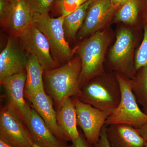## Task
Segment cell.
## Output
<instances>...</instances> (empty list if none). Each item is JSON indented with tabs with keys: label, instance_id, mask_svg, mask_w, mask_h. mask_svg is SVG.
Wrapping results in <instances>:
<instances>
[{
	"label": "cell",
	"instance_id": "7a4b0ae2",
	"mask_svg": "<svg viewBox=\"0 0 147 147\" xmlns=\"http://www.w3.org/2000/svg\"><path fill=\"white\" fill-rule=\"evenodd\" d=\"M76 97L110 115L120 101V87L115 74L113 76L105 72L84 84Z\"/></svg>",
	"mask_w": 147,
	"mask_h": 147
},
{
	"label": "cell",
	"instance_id": "836d02e7",
	"mask_svg": "<svg viewBox=\"0 0 147 147\" xmlns=\"http://www.w3.org/2000/svg\"><path fill=\"white\" fill-rule=\"evenodd\" d=\"M144 147H147V141H146Z\"/></svg>",
	"mask_w": 147,
	"mask_h": 147
},
{
	"label": "cell",
	"instance_id": "9a60e30c",
	"mask_svg": "<svg viewBox=\"0 0 147 147\" xmlns=\"http://www.w3.org/2000/svg\"><path fill=\"white\" fill-rule=\"evenodd\" d=\"M34 144L43 147H61L67 144L53 134L36 111L32 108L30 117L27 126Z\"/></svg>",
	"mask_w": 147,
	"mask_h": 147
},
{
	"label": "cell",
	"instance_id": "44dd1931",
	"mask_svg": "<svg viewBox=\"0 0 147 147\" xmlns=\"http://www.w3.org/2000/svg\"><path fill=\"white\" fill-rule=\"evenodd\" d=\"M139 11V0H129L119 8L115 16V21L133 25L137 21Z\"/></svg>",
	"mask_w": 147,
	"mask_h": 147
},
{
	"label": "cell",
	"instance_id": "7402d4cb",
	"mask_svg": "<svg viewBox=\"0 0 147 147\" xmlns=\"http://www.w3.org/2000/svg\"><path fill=\"white\" fill-rule=\"evenodd\" d=\"M134 61L136 71L142 67H147V23L144 27V38L135 55Z\"/></svg>",
	"mask_w": 147,
	"mask_h": 147
},
{
	"label": "cell",
	"instance_id": "484cf974",
	"mask_svg": "<svg viewBox=\"0 0 147 147\" xmlns=\"http://www.w3.org/2000/svg\"><path fill=\"white\" fill-rule=\"evenodd\" d=\"M106 125H104L101 130L100 139L95 147H112L110 145L106 134Z\"/></svg>",
	"mask_w": 147,
	"mask_h": 147
},
{
	"label": "cell",
	"instance_id": "277c9868",
	"mask_svg": "<svg viewBox=\"0 0 147 147\" xmlns=\"http://www.w3.org/2000/svg\"><path fill=\"white\" fill-rule=\"evenodd\" d=\"M115 75L120 87L121 100L108 116L105 125L123 124L139 128L147 122V115L139 108L131 89V79L118 72Z\"/></svg>",
	"mask_w": 147,
	"mask_h": 147
},
{
	"label": "cell",
	"instance_id": "d4e9b609",
	"mask_svg": "<svg viewBox=\"0 0 147 147\" xmlns=\"http://www.w3.org/2000/svg\"><path fill=\"white\" fill-rule=\"evenodd\" d=\"M84 3V0H64L59 3L61 15L66 16Z\"/></svg>",
	"mask_w": 147,
	"mask_h": 147
},
{
	"label": "cell",
	"instance_id": "ffe728a7",
	"mask_svg": "<svg viewBox=\"0 0 147 147\" xmlns=\"http://www.w3.org/2000/svg\"><path fill=\"white\" fill-rule=\"evenodd\" d=\"M131 81V89L137 102L144 110H147V67H142L137 70Z\"/></svg>",
	"mask_w": 147,
	"mask_h": 147
},
{
	"label": "cell",
	"instance_id": "603a6c76",
	"mask_svg": "<svg viewBox=\"0 0 147 147\" xmlns=\"http://www.w3.org/2000/svg\"><path fill=\"white\" fill-rule=\"evenodd\" d=\"M32 16L49 14L55 0H26Z\"/></svg>",
	"mask_w": 147,
	"mask_h": 147
},
{
	"label": "cell",
	"instance_id": "e575fe53",
	"mask_svg": "<svg viewBox=\"0 0 147 147\" xmlns=\"http://www.w3.org/2000/svg\"><path fill=\"white\" fill-rule=\"evenodd\" d=\"M144 112L147 115V110H145Z\"/></svg>",
	"mask_w": 147,
	"mask_h": 147
},
{
	"label": "cell",
	"instance_id": "1f68e13d",
	"mask_svg": "<svg viewBox=\"0 0 147 147\" xmlns=\"http://www.w3.org/2000/svg\"><path fill=\"white\" fill-rule=\"evenodd\" d=\"M145 18H146V23H147V10L146 11V15H145Z\"/></svg>",
	"mask_w": 147,
	"mask_h": 147
},
{
	"label": "cell",
	"instance_id": "5bb4252c",
	"mask_svg": "<svg viewBox=\"0 0 147 147\" xmlns=\"http://www.w3.org/2000/svg\"><path fill=\"white\" fill-rule=\"evenodd\" d=\"M106 126L107 138L112 147H144L146 141L138 129L123 124Z\"/></svg>",
	"mask_w": 147,
	"mask_h": 147
},
{
	"label": "cell",
	"instance_id": "4fadbf2b",
	"mask_svg": "<svg viewBox=\"0 0 147 147\" xmlns=\"http://www.w3.org/2000/svg\"><path fill=\"white\" fill-rule=\"evenodd\" d=\"M31 102L32 108L39 114L53 134L62 142H67L58 127L57 113L54 108L53 100L45 91L35 93L26 97Z\"/></svg>",
	"mask_w": 147,
	"mask_h": 147
},
{
	"label": "cell",
	"instance_id": "52a82bcc",
	"mask_svg": "<svg viewBox=\"0 0 147 147\" xmlns=\"http://www.w3.org/2000/svg\"><path fill=\"white\" fill-rule=\"evenodd\" d=\"M73 100L77 125L82 129L88 142L94 146L99 141L101 130L110 114L83 102L75 96Z\"/></svg>",
	"mask_w": 147,
	"mask_h": 147
},
{
	"label": "cell",
	"instance_id": "d6a6232c",
	"mask_svg": "<svg viewBox=\"0 0 147 147\" xmlns=\"http://www.w3.org/2000/svg\"><path fill=\"white\" fill-rule=\"evenodd\" d=\"M64 0H57V2L59 3L61 2H62Z\"/></svg>",
	"mask_w": 147,
	"mask_h": 147
},
{
	"label": "cell",
	"instance_id": "83f0119b",
	"mask_svg": "<svg viewBox=\"0 0 147 147\" xmlns=\"http://www.w3.org/2000/svg\"><path fill=\"white\" fill-rule=\"evenodd\" d=\"M138 129L141 136L145 141H147V122L138 128Z\"/></svg>",
	"mask_w": 147,
	"mask_h": 147
},
{
	"label": "cell",
	"instance_id": "ba28073f",
	"mask_svg": "<svg viewBox=\"0 0 147 147\" xmlns=\"http://www.w3.org/2000/svg\"><path fill=\"white\" fill-rule=\"evenodd\" d=\"M26 71L3 79L1 82L7 100V106L27 126L32 109L25 99Z\"/></svg>",
	"mask_w": 147,
	"mask_h": 147
},
{
	"label": "cell",
	"instance_id": "8992f818",
	"mask_svg": "<svg viewBox=\"0 0 147 147\" xmlns=\"http://www.w3.org/2000/svg\"><path fill=\"white\" fill-rule=\"evenodd\" d=\"M134 46L132 32L127 28H122L118 32L115 42L109 55L111 69L130 79H132L137 72L133 61Z\"/></svg>",
	"mask_w": 147,
	"mask_h": 147
},
{
	"label": "cell",
	"instance_id": "3957f363",
	"mask_svg": "<svg viewBox=\"0 0 147 147\" xmlns=\"http://www.w3.org/2000/svg\"><path fill=\"white\" fill-rule=\"evenodd\" d=\"M109 40L106 32L98 31L74 49L73 53L79 55L82 62L81 88L90 80L105 72L103 63Z\"/></svg>",
	"mask_w": 147,
	"mask_h": 147
},
{
	"label": "cell",
	"instance_id": "6da1fadb",
	"mask_svg": "<svg viewBox=\"0 0 147 147\" xmlns=\"http://www.w3.org/2000/svg\"><path fill=\"white\" fill-rule=\"evenodd\" d=\"M81 70L82 62L78 57L60 67L44 71L46 89L58 110L67 98L80 94Z\"/></svg>",
	"mask_w": 147,
	"mask_h": 147
},
{
	"label": "cell",
	"instance_id": "d590c367",
	"mask_svg": "<svg viewBox=\"0 0 147 147\" xmlns=\"http://www.w3.org/2000/svg\"><path fill=\"white\" fill-rule=\"evenodd\" d=\"M89 1V0H84V3L86 2L87 1Z\"/></svg>",
	"mask_w": 147,
	"mask_h": 147
},
{
	"label": "cell",
	"instance_id": "30bf717a",
	"mask_svg": "<svg viewBox=\"0 0 147 147\" xmlns=\"http://www.w3.org/2000/svg\"><path fill=\"white\" fill-rule=\"evenodd\" d=\"M19 39L27 54L34 56L44 71L57 67V63L51 55L47 38L33 24H32Z\"/></svg>",
	"mask_w": 147,
	"mask_h": 147
},
{
	"label": "cell",
	"instance_id": "8fae6325",
	"mask_svg": "<svg viewBox=\"0 0 147 147\" xmlns=\"http://www.w3.org/2000/svg\"><path fill=\"white\" fill-rule=\"evenodd\" d=\"M18 38L10 36L0 54V81L26 70L28 55Z\"/></svg>",
	"mask_w": 147,
	"mask_h": 147
},
{
	"label": "cell",
	"instance_id": "f1b7e54d",
	"mask_svg": "<svg viewBox=\"0 0 147 147\" xmlns=\"http://www.w3.org/2000/svg\"><path fill=\"white\" fill-rule=\"evenodd\" d=\"M113 6L117 9L119 8L124 4L128 1L129 0H110Z\"/></svg>",
	"mask_w": 147,
	"mask_h": 147
},
{
	"label": "cell",
	"instance_id": "4dcf8cb0",
	"mask_svg": "<svg viewBox=\"0 0 147 147\" xmlns=\"http://www.w3.org/2000/svg\"><path fill=\"white\" fill-rule=\"evenodd\" d=\"M33 147H43L40 146H38V145H36V144H34V143L33 144ZM61 147H72V145H68L67 144H66L64 146H63Z\"/></svg>",
	"mask_w": 147,
	"mask_h": 147
},
{
	"label": "cell",
	"instance_id": "d6986e66",
	"mask_svg": "<svg viewBox=\"0 0 147 147\" xmlns=\"http://www.w3.org/2000/svg\"><path fill=\"white\" fill-rule=\"evenodd\" d=\"M93 0H89L82 4L73 12L65 16L63 27L66 38L72 39L80 30L86 18L87 11Z\"/></svg>",
	"mask_w": 147,
	"mask_h": 147
},
{
	"label": "cell",
	"instance_id": "5b68a950",
	"mask_svg": "<svg viewBox=\"0 0 147 147\" xmlns=\"http://www.w3.org/2000/svg\"><path fill=\"white\" fill-rule=\"evenodd\" d=\"M65 16L54 18L49 14L34 15L32 16V24L47 38L55 60L69 61L74 53L66 40L63 27Z\"/></svg>",
	"mask_w": 147,
	"mask_h": 147
},
{
	"label": "cell",
	"instance_id": "4316f807",
	"mask_svg": "<svg viewBox=\"0 0 147 147\" xmlns=\"http://www.w3.org/2000/svg\"><path fill=\"white\" fill-rule=\"evenodd\" d=\"M72 147H95L89 143L84 136V134L80 133L79 137L73 141Z\"/></svg>",
	"mask_w": 147,
	"mask_h": 147
},
{
	"label": "cell",
	"instance_id": "2e32d148",
	"mask_svg": "<svg viewBox=\"0 0 147 147\" xmlns=\"http://www.w3.org/2000/svg\"><path fill=\"white\" fill-rule=\"evenodd\" d=\"M10 15L7 31L19 38L32 24V16L26 0H10Z\"/></svg>",
	"mask_w": 147,
	"mask_h": 147
},
{
	"label": "cell",
	"instance_id": "e0dca14e",
	"mask_svg": "<svg viewBox=\"0 0 147 147\" xmlns=\"http://www.w3.org/2000/svg\"><path fill=\"white\" fill-rule=\"evenodd\" d=\"M57 119L59 129L66 141L72 142L79 137L73 98H69L65 101L58 110Z\"/></svg>",
	"mask_w": 147,
	"mask_h": 147
},
{
	"label": "cell",
	"instance_id": "7c38bea8",
	"mask_svg": "<svg viewBox=\"0 0 147 147\" xmlns=\"http://www.w3.org/2000/svg\"><path fill=\"white\" fill-rule=\"evenodd\" d=\"M116 9L110 0H93L79 30V37L83 38L100 31L110 22Z\"/></svg>",
	"mask_w": 147,
	"mask_h": 147
},
{
	"label": "cell",
	"instance_id": "9c48e42d",
	"mask_svg": "<svg viewBox=\"0 0 147 147\" xmlns=\"http://www.w3.org/2000/svg\"><path fill=\"white\" fill-rule=\"evenodd\" d=\"M0 139L15 147H33L26 126L7 106L0 112Z\"/></svg>",
	"mask_w": 147,
	"mask_h": 147
},
{
	"label": "cell",
	"instance_id": "ac0fdd59",
	"mask_svg": "<svg viewBox=\"0 0 147 147\" xmlns=\"http://www.w3.org/2000/svg\"><path fill=\"white\" fill-rule=\"evenodd\" d=\"M28 55L25 97L37 92L45 90L43 81L44 69L34 56L31 54Z\"/></svg>",
	"mask_w": 147,
	"mask_h": 147
},
{
	"label": "cell",
	"instance_id": "f546056e",
	"mask_svg": "<svg viewBox=\"0 0 147 147\" xmlns=\"http://www.w3.org/2000/svg\"><path fill=\"white\" fill-rule=\"evenodd\" d=\"M0 147H15L0 139Z\"/></svg>",
	"mask_w": 147,
	"mask_h": 147
},
{
	"label": "cell",
	"instance_id": "cb8c5ba5",
	"mask_svg": "<svg viewBox=\"0 0 147 147\" xmlns=\"http://www.w3.org/2000/svg\"><path fill=\"white\" fill-rule=\"evenodd\" d=\"M10 15V0H0V21L1 26L7 30Z\"/></svg>",
	"mask_w": 147,
	"mask_h": 147
}]
</instances>
